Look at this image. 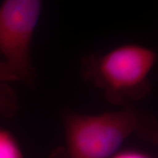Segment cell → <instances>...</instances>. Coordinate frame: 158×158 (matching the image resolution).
I'll return each instance as SVG.
<instances>
[{
    "label": "cell",
    "mask_w": 158,
    "mask_h": 158,
    "mask_svg": "<svg viewBox=\"0 0 158 158\" xmlns=\"http://www.w3.org/2000/svg\"><path fill=\"white\" fill-rule=\"evenodd\" d=\"M64 144L49 158H111L130 136L157 142V120L133 106L98 114L62 113Z\"/></svg>",
    "instance_id": "1"
},
{
    "label": "cell",
    "mask_w": 158,
    "mask_h": 158,
    "mask_svg": "<svg viewBox=\"0 0 158 158\" xmlns=\"http://www.w3.org/2000/svg\"><path fill=\"white\" fill-rule=\"evenodd\" d=\"M12 81H18L17 77L14 75L6 62L0 61V85L7 84Z\"/></svg>",
    "instance_id": "7"
},
{
    "label": "cell",
    "mask_w": 158,
    "mask_h": 158,
    "mask_svg": "<svg viewBox=\"0 0 158 158\" xmlns=\"http://www.w3.org/2000/svg\"><path fill=\"white\" fill-rule=\"evenodd\" d=\"M19 103L17 94L7 84L0 85V114L11 117L17 113Z\"/></svg>",
    "instance_id": "5"
},
{
    "label": "cell",
    "mask_w": 158,
    "mask_h": 158,
    "mask_svg": "<svg viewBox=\"0 0 158 158\" xmlns=\"http://www.w3.org/2000/svg\"><path fill=\"white\" fill-rule=\"evenodd\" d=\"M156 61L154 49L127 43L103 55L85 56L80 72L83 78L103 91L109 103L127 107L149 95V74Z\"/></svg>",
    "instance_id": "2"
},
{
    "label": "cell",
    "mask_w": 158,
    "mask_h": 158,
    "mask_svg": "<svg viewBox=\"0 0 158 158\" xmlns=\"http://www.w3.org/2000/svg\"><path fill=\"white\" fill-rule=\"evenodd\" d=\"M111 158H154V156L142 150L129 148V149L118 150Z\"/></svg>",
    "instance_id": "6"
},
{
    "label": "cell",
    "mask_w": 158,
    "mask_h": 158,
    "mask_svg": "<svg viewBox=\"0 0 158 158\" xmlns=\"http://www.w3.org/2000/svg\"><path fill=\"white\" fill-rule=\"evenodd\" d=\"M0 158H25L22 148L15 135L0 127Z\"/></svg>",
    "instance_id": "4"
},
{
    "label": "cell",
    "mask_w": 158,
    "mask_h": 158,
    "mask_svg": "<svg viewBox=\"0 0 158 158\" xmlns=\"http://www.w3.org/2000/svg\"><path fill=\"white\" fill-rule=\"evenodd\" d=\"M42 10V0H4L0 6V53L7 65L29 87L36 75L31 44Z\"/></svg>",
    "instance_id": "3"
}]
</instances>
